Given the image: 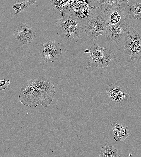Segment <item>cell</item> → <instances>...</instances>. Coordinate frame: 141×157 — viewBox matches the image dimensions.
<instances>
[{
	"label": "cell",
	"instance_id": "12",
	"mask_svg": "<svg viewBox=\"0 0 141 157\" xmlns=\"http://www.w3.org/2000/svg\"><path fill=\"white\" fill-rule=\"evenodd\" d=\"M123 16L125 19H141V3L137 2L133 5H128L124 11Z\"/></svg>",
	"mask_w": 141,
	"mask_h": 157
},
{
	"label": "cell",
	"instance_id": "9",
	"mask_svg": "<svg viewBox=\"0 0 141 157\" xmlns=\"http://www.w3.org/2000/svg\"><path fill=\"white\" fill-rule=\"evenodd\" d=\"M35 33L32 27L25 23H21L16 25L14 36L18 42L25 45L31 43Z\"/></svg>",
	"mask_w": 141,
	"mask_h": 157
},
{
	"label": "cell",
	"instance_id": "16",
	"mask_svg": "<svg viewBox=\"0 0 141 157\" xmlns=\"http://www.w3.org/2000/svg\"><path fill=\"white\" fill-rule=\"evenodd\" d=\"M106 17L108 24L113 25L118 23L121 18L118 11L107 12V15Z\"/></svg>",
	"mask_w": 141,
	"mask_h": 157
},
{
	"label": "cell",
	"instance_id": "6",
	"mask_svg": "<svg viewBox=\"0 0 141 157\" xmlns=\"http://www.w3.org/2000/svg\"><path fill=\"white\" fill-rule=\"evenodd\" d=\"M108 23L103 13L92 18L86 26V34L91 40H97L100 35H106Z\"/></svg>",
	"mask_w": 141,
	"mask_h": 157
},
{
	"label": "cell",
	"instance_id": "11",
	"mask_svg": "<svg viewBox=\"0 0 141 157\" xmlns=\"http://www.w3.org/2000/svg\"><path fill=\"white\" fill-rule=\"evenodd\" d=\"M107 96L111 101L117 104H120L130 98L129 95L125 92L116 83H113L106 88Z\"/></svg>",
	"mask_w": 141,
	"mask_h": 157
},
{
	"label": "cell",
	"instance_id": "17",
	"mask_svg": "<svg viewBox=\"0 0 141 157\" xmlns=\"http://www.w3.org/2000/svg\"><path fill=\"white\" fill-rule=\"evenodd\" d=\"M10 81L8 80L7 81L5 79L0 80V90H3L6 89L9 85Z\"/></svg>",
	"mask_w": 141,
	"mask_h": 157
},
{
	"label": "cell",
	"instance_id": "2",
	"mask_svg": "<svg viewBox=\"0 0 141 157\" xmlns=\"http://www.w3.org/2000/svg\"><path fill=\"white\" fill-rule=\"evenodd\" d=\"M86 28L71 17H60L56 21L57 34L74 43L85 35Z\"/></svg>",
	"mask_w": 141,
	"mask_h": 157
},
{
	"label": "cell",
	"instance_id": "14",
	"mask_svg": "<svg viewBox=\"0 0 141 157\" xmlns=\"http://www.w3.org/2000/svg\"><path fill=\"white\" fill-rule=\"evenodd\" d=\"M100 152L99 157H121L118 150L112 146H103Z\"/></svg>",
	"mask_w": 141,
	"mask_h": 157
},
{
	"label": "cell",
	"instance_id": "18",
	"mask_svg": "<svg viewBox=\"0 0 141 157\" xmlns=\"http://www.w3.org/2000/svg\"><path fill=\"white\" fill-rule=\"evenodd\" d=\"M90 50H89L87 49H85L84 50V52L86 53H87V54L89 53H90Z\"/></svg>",
	"mask_w": 141,
	"mask_h": 157
},
{
	"label": "cell",
	"instance_id": "3",
	"mask_svg": "<svg viewBox=\"0 0 141 157\" xmlns=\"http://www.w3.org/2000/svg\"><path fill=\"white\" fill-rule=\"evenodd\" d=\"M102 13L98 0H81L71 9L69 16L87 26L92 18Z\"/></svg>",
	"mask_w": 141,
	"mask_h": 157
},
{
	"label": "cell",
	"instance_id": "10",
	"mask_svg": "<svg viewBox=\"0 0 141 157\" xmlns=\"http://www.w3.org/2000/svg\"><path fill=\"white\" fill-rule=\"evenodd\" d=\"M99 7L101 11L105 12H119L124 10L128 5V0H100Z\"/></svg>",
	"mask_w": 141,
	"mask_h": 157
},
{
	"label": "cell",
	"instance_id": "15",
	"mask_svg": "<svg viewBox=\"0 0 141 157\" xmlns=\"http://www.w3.org/2000/svg\"><path fill=\"white\" fill-rule=\"evenodd\" d=\"M36 2L35 0H24L22 2L18 1L13 5L12 8L14 10L15 14H17Z\"/></svg>",
	"mask_w": 141,
	"mask_h": 157
},
{
	"label": "cell",
	"instance_id": "4",
	"mask_svg": "<svg viewBox=\"0 0 141 157\" xmlns=\"http://www.w3.org/2000/svg\"><path fill=\"white\" fill-rule=\"evenodd\" d=\"M115 58V54L111 49L101 47L96 43L90 48V52L87 55V66L98 69L105 68Z\"/></svg>",
	"mask_w": 141,
	"mask_h": 157
},
{
	"label": "cell",
	"instance_id": "8",
	"mask_svg": "<svg viewBox=\"0 0 141 157\" xmlns=\"http://www.w3.org/2000/svg\"><path fill=\"white\" fill-rule=\"evenodd\" d=\"M39 53L41 58L46 62H54L61 55L62 50L58 43L55 41L47 42L42 45L40 49Z\"/></svg>",
	"mask_w": 141,
	"mask_h": 157
},
{
	"label": "cell",
	"instance_id": "13",
	"mask_svg": "<svg viewBox=\"0 0 141 157\" xmlns=\"http://www.w3.org/2000/svg\"><path fill=\"white\" fill-rule=\"evenodd\" d=\"M114 133V139L116 141L124 140L129 135L127 126L115 122L111 125Z\"/></svg>",
	"mask_w": 141,
	"mask_h": 157
},
{
	"label": "cell",
	"instance_id": "7",
	"mask_svg": "<svg viewBox=\"0 0 141 157\" xmlns=\"http://www.w3.org/2000/svg\"><path fill=\"white\" fill-rule=\"evenodd\" d=\"M124 18L115 25L108 24L106 37L109 41L118 43L120 39L124 38L128 34L131 27L125 22Z\"/></svg>",
	"mask_w": 141,
	"mask_h": 157
},
{
	"label": "cell",
	"instance_id": "5",
	"mask_svg": "<svg viewBox=\"0 0 141 157\" xmlns=\"http://www.w3.org/2000/svg\"><path fill=\"white\" fill-rule=\"evenodd\" d=\"M124 47L133 62L141 61V34L132 27L123 38Z\"/></svg>",
	"mask_w": 141,
	"mask_h": 157
},
{
	"label": "cell",
	"instance_id": "1",
	"mask_svg": "<svg viewBox=\"0 0 141 157\" xmlns=\"http://www.w3.org/2000/svg\"><path fill=\"white\" fill-rule=\"evenodd\" d=\"M55 92L53 84L41 80L32 79L22 85L18 98L26 106L34 107L41 105L46 107L54 101Z\"/></svg>",
	"mask_w": 141,
	"mask_h": 157
}]
</instances>
